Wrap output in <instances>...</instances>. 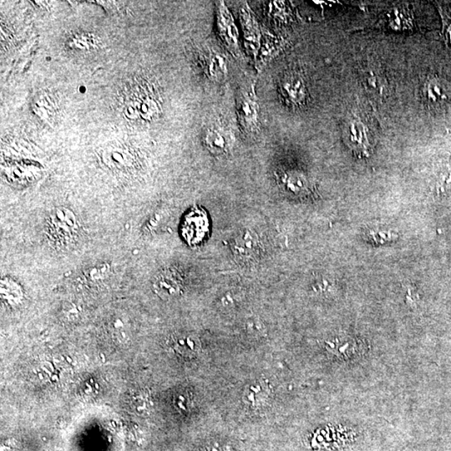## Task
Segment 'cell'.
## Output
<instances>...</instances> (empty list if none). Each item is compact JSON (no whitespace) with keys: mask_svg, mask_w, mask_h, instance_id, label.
I'll list each match as a JSON object with an SVG mask.
<instances>
[{"mask_svg":"<svg viewBox=\"0 0 451 451\" xmlns=\"http://www.w3.org/2000/svg\"><path fill=\"white\" fill-rule=\"evenodd\" d=\"M235 294L233 292H227L222 298V302L224 307H233L234 306Z\"/></svg>","mask_w":451,"mask_h":451,"instance_id":"18","label":"cell"},{"mask_svg":"<svg viewBox=\"0 0 451 451\" xmlns=\"http://www.w3.org/2000/svg\"><path fill=\"white\" fill-rule=\"evenodd\" d=\"M79 233L76 216L62 208L55 211L47 222V234L56 247L64 248L72 243Z\"/></svg>","mask_w":451,"mask_h":451,"instance_id":"1","label":"cell"},{"mask_svg":"<svg viewBox=\"0 0 451 451\" xmlns=\"http://www.w3.org/2000/svg\"><path fill=\"white\" fill-rule=\"evenodd\" d=\"M153 289L165 300L178 298L183 293V279L178 272L173 269H166L155 278Z\"/></svg>","mask_w":451,"mask_h":451,"instance_id":"7","label":"cell"},{"mask_svg":"<svg viewBox=\"0 0 451 451\" xmlns=\"http://www.w3.org/2000/svg\"><path fill=\"white\" fill-rule=\"evenodd\" d=\"M271 392L270 386L266 380H256L245 388L243 400L250 408L258 410L266 405L270 398Z\"/></svg>","mask_w":451,"mask_h":451,"instance_id":"10","label":"cell"},{"mask_svg":"<svg viewBox=\"0 0 451 451\" xmlns=\"http://www.w3.org/2000/svg\"><path fill=\"white\" fill-rule=\"evenodd\" d=\"M279 91L288 106L299 107L306 103L305 83L296 73H288L283 77L279 85Z\"/></svg>","mask_w":451,"mask_h":451,"instance_id":"4","label":"cell"},{"mask_svg":"<svg viewBox=\"0 0 451 451\" xmlns=\"http://www.w3.org/2000/svg\"><path fill=\"white\" fill-rule=\"evenodd\" d=\"M328 350L338 357L350 359L352 357L360 355L365 347L361 345L360 341L354 340L353 338H335L333 341L328 342Z\"/></svg>","mask_w":451,"mask_h":451,"instance_id":"12","label":"cell"},{"mask_svg":"<svg viewBox=\"0 0 451 451\" xmlns=\"http://www.w3.org/2000/svg\"><path fill=\"white\" fill-rule=\"evenodd\" d=\"M203 141L210 153L217 156L229 153L234 142L231 131L217 125L210 126L205 131Z\"/></svg>","mask_w":451,"mask_h":451,"instance_id":"6","label":"cell"},{"mask_svg":"<svg viewBox=\"0 0 451 451\" xmlns=\"http://www.w3.org/2000/svg\"><path fill=\"white\" fill-rule=\"evenodd\" d=\"M344 136L348 146L360 156H369L373 140V131L370 122L365 116L351 114L348 117Z\"/></svg>","mask_w":451,"mask_h":451,"instance_id":"2","label":"cell"},{"mask_svg":"<svg viewBox=\"0 0 451 451\" xmlns=\"http://www.w3.org/2000/svg\"><path fill=\"white\" fill-rule=\"evenodd\" d=\"M444 183L446 185H450L451 183V163H450L447 171H446V173L445 174Z\"/></svg>","mask_w":451,"mask_h":451,"instance_id":"20","label":"cell"},{"mask_svg":"<svg viewBox=\"0 0 451 451\" xmlns=\"http://www.w3.org/2000/svg\"><path fill=\"white\" fill-rule=\"evenodd\" d=\"M282 181L285 188L293 193H299L308 188V181L301 174L286 173L282 176Z\"/></svg>","mask_w":451,"mask_h":451,"instance_id":"15","label":"cell"},{"mask_svg":"<svg viewBox=\"0 0 451 451\" xmlns=\"http://www.w3.org/2000/svg\"><path fill=\"white\" fill-rule=\"evenodd\" d=\"M363 78H364V83L368 91L377 96L383 94L386 82L379 71L375 70V68L366 69L363 73Z\"/></svg>","mask_w":451,"mask_h":451,"instance_id":"13","label":"cell"},{"mask_svg":"<svg viewBox=\"0 0 451 451\" xmlns=\"http://www.w3.org/2000/svg\"><path fill=\"white\" fill-rule=\"evenodd\" d=\"M206 57L207 58H204L205 69L211 76L218 79V78L226 75L227 70H226V65L222 57L213 53L209 54Z\"/></svg>","mask_w":451,"mask_h":451,"instance_id":"16","label":"cell"},{"mask_svg":"<svg viewBox=\"0 0 451 451\" xmlns=\"http://www.w3.org/2000/svg\"><path fill=\"white\" fill-rule=\"evenodd\" d=\"M247 328L252 333H261L264 330V327L261 321L258 318H250L247 323Z\"/></svg>","mask_w":451,"mask_h":451,"instance_id":"17","label":"cell"},{"mask_svg":"<svg viewBox=\"0 0 451 451\" xmlns=\"http://www.w3.org/2000/svg\"><path fill=\"white\" fill-rule=\"evenodd\" d=\"M424 96L430 106H447L451 103V84L444 77L430 76L424 86Z\"/></svg>","mask_w":451,"mask_h":451,"instance_id":"5","label":"cell"},{"mask_svg":"<svg viewBox=\"0 0 451 451\" xmlns=\"http://www.w3.org/2000/svg\"><path fill=\"white\" fill-rule=\"evenodd\" d=\"M168 345L176 355L184 359H192L197 356L201 350L199 338L192 333H173L168 340Z\"/></svg>","mask_w":451,"mask_h":451,"instance_id":"8","label":"cell"},{"mask_svg":"<svg viewBox=\"0 0 451 451\" xmlns=\"http://www.w3.org/2000/svg\"><path fill=\"white\" fill-rule=\"evenodd\" d=\"M259 106L253 93L242 92L238 99V116L240 125L248 133L259 130Z\"/></svg>","mask_w":451,"mask_h":451,"instance_id":"3","label":"cell"},{"mask_svg":"<svg viewBox=\"0 0 451 451\" xmlns=\"http://www.w3.org/2000/svg\"><path fill=\"white\" fill-rule=\"evenodd\" d=\"M202 451H226V450L224 447H221L219 445L214 444L206 446Z\"/></svg>","mask_w":451,"mask_h":451,"instance_id":"19","label":"cell"},{"mask_svg":"<svg viewBox=\"0 0 451 451\" xmlns=\"http://www.w3.org/2000/svg\"><path fill=\"white\" fill-rule=\"evenodd\" d=\"M233 250L234 254L240 259L250 260L257 257L260 250L257 234L251 230H243L235 238Z\"/></svg>","mask_w":451,"mask_h":451,"instance_id":"9","label":"cell"},{"mask_svg":"<svg viewBox=\"0 0 451 451\" xmlns=\"http://www.w3.org/2000/svg\"><path fill=\"white\" fill-rule=\"evenodd\" d=\"M131 406L136 413L145 415L151 411V400L148 392L145 390H138L132 393L131 396Z\"/></svg>","mask_w":451,"mask_h":451,"instance_id":"14","label":"cell"},{"mask_svg":"<svg viewBox=\"0 0 451 451\" xmlns=\"http://www.w3.org/2000/svg\"><path fill=\"white\" fill-rule=\"evenodd\" d=\"M208 229V218L200 211H194L186 217L183 226V235L190 243L202 241Z\"/></svg>","mask_w":451,"mask_h":451,"instance_id":"11","label":"cell"}]
</instances>
